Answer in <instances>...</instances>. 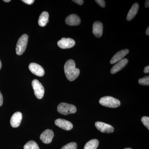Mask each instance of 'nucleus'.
I'll return each instance as SVG.
<instances>
[{"instance_id": "f257e3e1", "label": "nucleus", "mask_w": 149, "mask_h": 149, "mask_svg": "<svg viewBox=\"0 0 149 149\" xmlns=\"http://www.w3.org/2000/svg\"><path fill=\"white\" fill-rule=\"evenodd\" d=\"M64 71L65 76L69 81L75 80L80 73V70L75 68V63L73 60L67 61L64 65Z\"/></svg>"}, {"instance_id": "f03ea898", "label": "nucleus", "mask_w": 149, "mask_h": 149, "mask_svg": "<svg viewBox=\"0 0 149 149\" xmlns=\"http://www.w3.org/2000/svg\"><path fill=\"white\" fill-rule=\"evenodd\" d=\"M99 102L103 106L112 108L118 107L120 104L119 100L110 96L103 97L100 99Z\"/></svg>"}, {"instance_id": "7ed1b4c3", "label": "nucleus", "mask_w": 149, "mask_h": 149, "mask_svg": "<svg viewBox=\"0 0 149 149\" xmlns=\"http://www.w3.org/2000/svg\"><path fill=\"white\" fill-rule=\"evenodd\" d=\"M57 111L61 114L67 115L75 113L77 111V109L74 105L61 103L57 107Z\"/></svg>"}, {"instance_id": "20e7f679", "label": "nucleus", "mask_w": 149, "mask_h": 149, "mask_svg": "<svg viewBox=\"0 0 149 149\" xmlns=\"http://www.w3.org/2000/svg\"><path fill=\"white\" fill-rule=\"evenodd\" d=\"M28 36L24 34L19 39L17 44L16 47V54L18 55H21L25 52L28 42Z\"/></svg>"}, {"instance_id": "39448f33", "label": "nucleus", "mask_w": 149, "mask_h": 149, "mask_svg": "<svg viewBox=\"0 0 149 149\" xmlns=\"http://www.w3.org/2000/svg\"><path fill=\"white\" fill-rule=\"evenodd\" d=\"M32 85L36 97L38 99L42 98L45 94V89L42 85L36 79L32 81Z\"/></svg>"}, {"instance_id": "423d86ee", "label": "nucleus", "mask_w": 149, "mask_h": 149, "mask_svg": "<svg viewBox=\"0 0 149 149\" xmlns=\"http://www.w3.org/2000/svg\"><path fill=\"white\" fill-rule=\"evenodd\" d=\"M95 125L96 128L102 133H110L114 131V128L112 126L105 123L97 121L95 123Z\"/></svg>"}, {"instance_id": "0eeeda50", "label": "nucleus", "mask_w": 149, "mask_h": 149, "mask_svg": "<svg viewBox=\"0 0 149 149\" xmlns=\"http://www.w3.org/2000/svg\"><path fill=\"white\" fill-rule=\"evenodd\" d=\"M75 44V41L73 39L69 38H62L57 43L58 47L62 49L72 48L74 47Z\"/></svg>"}, {"instance_id": "6e6552de", "label": "nucleus", "mask_w": 149, "mask_h": 149, "mask_svg": "<svg viewBox=\"0 0 149 149\" xmlns=\"http://www.w3.org/2000/svg\"><path fill=\"white\" fill-rule=\"evenodd\" d=\"M29 70L33 74L39 77H42L45 74V70L44 68L40 65L32 63L29 65Z\"/></svg>"}, {"instance_id": "1a4fd4ad", "label": "nucleus", "mask_w": 149, "mask_h": 149, "mask_svg": "<svg viewBox=\"0 0 149 149\" xmlns=\"http://www.w3.org/2000/svg\"><path fill=\"white\" fill-rule=\"evenodd\" d=\"M54 137L53 131L50 129H47L40 135V139L44 143L49 144L52 142Z\"/></svg>"}, {"instance_id": "9d476101", "label": "nucleus", "mask_w": 149, "mask_h": 149, "mask_svg": "<svg viewBox=\"0 0 149 149\" xmlns=\"http://www.w3.org/2000/svg\"><path fill=\"white\" fill-rule=\"evenodd\" d=\"M55 124L59 128L65 130H70L73 128V125L71 122L61 118L56 119L55 121Z\"/></svg>"}, {"instance_id": "9b49d317", "label": "nucleus", "mask_w": 149, "mask_h": 149, "mask_svg": "<svg viewBox=\"0 0 149 149\" xmlns=\"http://www.w3.org/2000/svg\"><path fill=\"white\" fill-rule=\"evenodd\" d=\"M128 62V59L123 58L120 61L117 62L113 65L111 70V72L112 74H115L124 68Z\"/></svg>"}, {"instance_id": "f8f14e48", "label": "nucleus", "mask_w": 149, "mask_h": 149, "mask_svg": "<svg viewBox=\"0 0 149 149\" xmlns=\"http://www.w3.org/2000/svg\"><path fill=\"white\" fill-rule=\"evenodd\" d=\"M22 114L20 112H16L11 118L10 123L13 128H17L21 123L22 119Z\"/></svg>"}, {"instance_id": "ddd939ff", "label": "nucleus", "mask_w": 149, "mask_h": 149, "mask_svg": "<svg viewBox=\"0 0 149 149\" xmlns=\"http://www.w3.org/2000/svg\"><path fill=\"white\" fill-rule=\"evenodd\" d=\"M65 23L70 26H77L81 22L80 17L76 14H71L65 19Z\"/></svg>"}, {"instance_id": "4468645a", "label": "nucleus", "mask_w": 149, "mask_h": 149, "mask_svg": "<svg viewBox=\"0 0 149 149\" xmlns=\"http://www.w3.org/2000/svg\"><path fill=\"white\" fill-rule=\"evenodd\" d=\"M103 25L100 21H96L94 22L93 26V34L98 38L101 37L103 33Z\"/></svg>"}, {"instance_id": "2eb2a0df", "label": "nucleus", "mask_w": 149, "mask_h": 149, "mask_svg": "<svg viewBox=\"0 0 149 149\" xmlns=\"http://www.w3.org/2000/svg\"><path fill=\"white\" fill-rule=\"evenodd\" d=\"M129 52V50L127 49L122 50L118 52L111 59V60L110 62L111 64H114V63H117V62L120 61L122 59H123L126 55L128 54Z\"/></svg>"}, {"instance_id": "dca6fc26", "label": "nucleus", "mask_w": 149, "mask_h": 149, "mask_svg": "<svg viewBox=\"0 0 149 149\" xmlns=\"http://www.w3.org/2000/svg\"><path fill=\"white\" fill-rule=\"evenodd\" d=\"M139 8V6L138 3H135L132 6V7L130 9V10L128 12L127 16V20L128 21H130L138 13V10Z\"/></svg>"}, {"instance_id": "f3484780", "label": "nucleus", "mask_w": 149, "mask_h": 149, "mask_svg": "<svg viewBox=\"0 0 149 149\" xmlns=\"http://www.w3.org/2000/svg\"><path fill=\"white\" fill-rule=\"evenodd\" d=\"M49 15L47 12H43L40 15L39 20H38V24L41 27H45L49 22Z\"/></svg>"}, {"instance_id": "a211bd4d", "label": "nucleus", "mask_w": 149, "mask_h": 149, "mask_svg": "<svg viewBox=\"0 0 149 149\" xmlns=\"http://www.w3.org/2000/svg\"><path fill=\"white\" fill-rule=\"evenodd\" d=\"M99 141L97 139H93L85 144L84 149H97L99 146Z\"/></svg>"}, {"instance_id": "6ab92c4d", "label": "nucleus", "mask_w": 149, "mask_h": 149, "mask_svg": "<svg viewBox=\"0 0 149 149\" xmlns=\"http://www.w3.org/2000/svg\"><path fill=\"white\" fill-rule=\"evenodd\" d=\"M24 149H40L37 143L34 141H29L24 145Z\"/></svg>"}, {"instance_id": "aec40b11", "label": "nucleus", "mask_w": 149, "mask_h": 149, "mask_svg": "<svg viewBox=\"0 0 149 149\" xmlns=\"http://www.w3.org/2000/svg\"><path fill=\"white\" fill-rule=\"evenodd\" d=\"M139 82L140 85L148 86L149 85V76H146L143 78L139 79Z\"/></svg>"}, {"instance_id": "412c9836", "label": "nucleus", "mask_w": 149, "mask_h": 149, "mask_svg": "<svg viewBox=\"0 0 149 149\" xmlns=\"http://www.w3.org/2000/svg\"><path fill=\"white\" fill-rule=\"evenodd\" d=\"M77 144L74 142L69 143L67 144L61 148V149H77Z\"/></svg>"}, {"instance_id": "4be33fe9", "label": "nucleus", "mask_w": 149, "mask_h": 149, "mask_svg": "<svg viewBox=\"0 0 149 149\" xmlns=\"http://www.w3.org/2000/svg\"><path fill=\"white\" fill-rule=\"evenodd\" d=\"M141 121L143 125L148 129H149V117L148 116H143L141 118Z\"/></svg>"}, {"instance_id": "5701e85b", "label": "nucleus", "mask_w": 149, "mask_h": 149, "mask_svg": "<svg viewBox=\"0 0 149 149\" xmlns=\"http://www.w3.org/2000/svg\"><path fill=\"white\" fill-rule=\"evenodd\" d=\"M95 1L101 7L104 8L105 7V2L104 0H95Z\"/></svg>"}, {"instance_id": "b1692460", "label": "nucleus", "mask_w": 149, "mask_h": 149, "mask_svg": "<svg viewBox=\"0 0 149 149\" xmlns=\"http://www.w3.org/2000/svg\"><path fill=\"white\" fill-rule=\"evenodd\" d=\"M22 1L28 5H31L35 2L34 0H22Z\"/></svg>"}, {"instance_id": "393cba45", "label": "nucleus", "mask_w": 149, "mask_h": 149, "mask_svg": "<svg viewBox=\"0 0 149 149\" xmlns=\"http://www.w3.org/2000/svg\"><path fill=\"white\" fill-rule=\"evenodd\" d=\"M72 1L80 5H82L84 3V1H83V0H73Z\"/></svg>"}, {"instance_id": "a878e982", "label": "nucleus", "mask_w": 149, "mask_h": 149, "mask_svg": "<svg viewBox=\"0 0 149 149\" xmlns=\"http://www.w3.org/2000/svg\"><path fill=\"white\" fill-rule=\"evenodd\" d=\"M3 103V97L1 93L0 92V106L2 105Z\"/></svg>"}, {"instance_id": "bb28decb", "label": "nucleus", "mask_w": 149, "mask_h": 149, "mask_svg": "<svg viewBox=\"0 0 149 149\" xmlns=\"http://www.w3.org/2000/svg\"><path fill=\"white\" fill-rule=\"evenodd\" d=\"M144 73H148L149 72V65H148V66H146V67L144 68Z\"/></svg>"}, {"instance_id": "cd10ccee", "label": "nucleus", "mask_w": 149, "mask_h": 149, "mask_svg": "<svg viewBox=\"0 0 149 149\" xmlns=\"http://www.w3.org/2000/svg\"><path fill=\"white\" fill-rule=\"evenodd\" d=\"M145 6L146 8H148L149 7V1L148 0L146 1L145 2Z\"/></svg>"}, {"instance_id": "c85d7f7f", "label": "nucleus", "mask_w": 149, "mask_h": 149, "mask_svg": "<svg viewBox=\"0 0 149 149\" xmlns=\"http://www.w3.org/2000/svg\"><path fill=\"white\" fill-rule=\"evenodd\" d=\"M146 34L147 35L149 36V27H148V28H147L146 29Z\"/></svg>"}, {"instance_id": "c756f323", "label": "nucleus", "mask_w": 149, "mask_h": 149, "mask_svg": "<svg viewBox=\"0 0 149 149\" xmlns=\"http://www.w3.org/2000/svg\"><path fill=\"white\" fill-rule=\"evenodd\" d=\"M3 1L5 2H9L10 1V0H4Z\"/></svg>"}, {"instance_id": "7c9ffc66", "label": "nucleus", "mask_w": 149, "mask_h": 149, "mask_svg": "<svg viewBox=\"0 0 149 149\" xmlns=\"http://www.w3.org/2000/svg\"><path fill=\"white\" fill-rule=\"evenodd\" d=\"M1 66H2L1 62V60H0V70H1Z\"/></svg>"}, {"instance_id": "2f4dec72", "label": "nucleus", "mask_w": 149, "mask_h": 149, "mask_svg": "<svg viewBox=\"0 0 149 149\" xmlns=\"http://www.w3.org/2000/svg\"><path fill=\"white\" fill-rule=\"evenodd\" d=\"M124 149H132L130 148H125Z\"/></svg>"}]
</instances>
